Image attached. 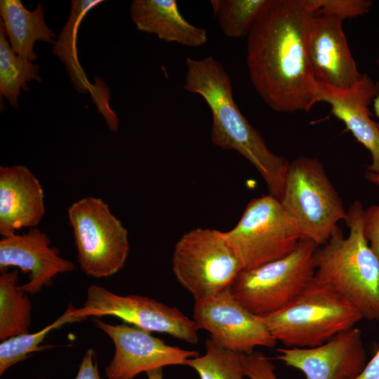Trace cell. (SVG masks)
Segmentation results:
<instances>
[{"label":"cell","instance_id":"6da1fadb","mask_svg":"<svg viewBox=\"0 0 379 379\" xmlns=\"http://www.w3.org/2000/svg\"><path fill=\"white\" fill-rule=\"evenodd\" d=\"M315 14L307 0H274L247 36L251 82L275 112H308L318 102L306 43Z\"/></svg>","mask_w":379,"mask_h":379},{"label":"cell","instance_id":"7a4b0ae2","mask_svg":"<svg viewBox=\"0 0 379 379\" xmlns=\"http://www.w3.org/2000/svg\"><path fill=\"white\" fill-rule=\"evenodd\" d=\"M183 88L201 95L210 108L212 143L237 152L260 173L269 194L281 201L289 161L270 150L260 132L242 114L233 98L231 79L213 56L187 57Z\"/></svg>","mask_w":379,"mask_h":379},{"label":"cell","instance_id":"3957f363","mask_svg":"<svg viewBox=\"0 0 379 379\" xmlns=\"http://www.w3.org/2000/svg\"><path fill=\"white\" fill-rule=\"evenodd\" d=\"M364 209L355 201L347 211L350 230L345 237L338 227L314 254V279L354 305L369 321H379V260L363 230Z\"/></svg>","mask_w":379,"mask_h":379},{"label":"cell","instance_id":"277c9868","mask_svg":"<svg viewBox=\"0 0 379 379\" xmlns=\"http://www.w3.org/2000/svg\"><path fill=\"white\" fill-rule=\"evenodd\" d=\"M261 317L277 341L298 348L319 346L364 319L354 305L314 278L286 306Z\"/></svg>","mask_w":379,"mask_h":379},{"label":"cell","instance_id":"5b68a950","mask_svg":"<svg viewBox=\"0 0 379 379\" xmlns=\"http://www.w3.org/2000/svg\"><path fill=\"white\" fill-rule=\"evenodd\" d=\"M280 201L302 239L318 246L328 241L347 217L341 198L316 158L301 156L289 164Z\"/></svg>","mask_w":379,"mask_h":379},{"label":"cell","instance_id":"8992f818","mask_svg":"<svg viewBox=\"0 0 379 379\" xmlns=\"http://www.w3.org/2000/svg\"><path fill=\"white\" fill-rule=\"evenodd\" d=\"M319 246L302 239L287 255L251 269L243 270L230 290L253 314L274 312L293 300L314 278V254Z\"/></svg>","mask_w":379,"mask_h":379},{"label":"cell","instance_id":"52a82bcc","mask_svg":"<svg viewBox=\"0 0 379 379\" xmlns=\"http://www.w3.org/2000/svg\"><path fill=\"white\" fill-rule=\"evenodd\" d=\"M243 265L225 232L196 228L182 235L172 255V270L178 283L194 300L230 288Z\"/></svg>","mask_w":379,"mask_h":379},{"label":"cell","instance_id":"ba28073f","mask_svg":"<svg viewBox=\"0 0 379 379\" xmlns=\"http://www.w3.org/2000/svg\"><path fill=\"white\" fill-rule=\"evenodd\" d=\"M81 270L106 278L119 272L129 252L128 230L100 198L88 197L67 210Z\"/></svg>","mask_w":379,"mask_h":379},{"label":"cell","instance_id":"9c48e42d","mask_svg":"<svg viewBox=\"0 0 379 379\" xmlns=\"http://www.w3.org/2000/svg\"><path fill=\"white\" fill-rule=\"evenodd\" d=\"M225 234L244 270L287 255L302 239L296 222L270 194L252 199L237 224Z\"/></svg>","mask_w":379,"mask_h":379},{"label":"cell","instance_id":"30bf717a","mask_svg":"<svg viewBox=\"0 0 379 379\" xmlns=\"http://www.w3.org/2000/svg\"><path fill=\"white\" fill-rule=\"evenodd\" d=\"M76 315L79 321L88 317L114 316L149 332L167 333L190 344L199 341L197 324L177 307L147 297L119 295L100 285L88 288L84 306L77 309Z\"/></svg>","mask_w":379,"mask_h":379},{"label":"cell","instance_id":"8fae6325","mask_svg":"<svg viewBox=\"0 0 379 379\" xmlns=\"http://www.w3.org/2000/svg\"><path fill=\"white\" fill-rule=\"evenodd\" d=\"M193 319L215 343L229 350L249 354L258 346L272 348L277 340L262 317L245 308L230 288L194 300Z\"/></svg>","mask_w":379,"mask_h":379},{"label":"cell","instance_id":"7c38bea8","mask_svg":"<svg viewBox=\"0 0 379 379\" xmlns=\"http://www.w3.org/2000/svg\"><path fill=\"white\" fill-rule=\"evenodd\" d=\"M93 321L114 345V355L105 369L109 379H133L142 372L165 366L186 365L190 359L199 356L197 351L168 345L133 325H113L98 319Z\"/></svg>","mask_w":379,"mask_h":379},{"label":"cell","instance_id":"4fadbf2b","mask_svg":"<svg viewBox=\"0 0 379 379\" xmlns=\"http://www.w3.org/2000/svg\"><path fill=\"white\" fill-rule=\"evenodd\" d=\"M276 352L277 359L302 372L305 379H356L367 363L361 332L354 326L319 346Z\"/></svg>","mask_w":379,"mask_h":379},{"label":"cell","instance_id":"5bb4252c","mask_svg":"<svg viewBox=\"0 0 379 379\" xmlns=\"http://www.w3.org/2000/svg\"><path fill=\"white\" fill-rule=\"evenodd\" d=\"M343 21L315 14L307 34V51L317 84L340 90L352 88L361 77L350 50Z\"/></svg>","mask_w":379,"mask_h":379},{"label":"cell","instance_id":"9a60e30c","mask_svg":"<svg viewBox=\"0 0 379 379\" xmlns=\"http://www.w3.org/2000/svg\"><path fill=\"white\" fill-rule=\"evenodd\" d=\"M46 233L32 227L22 234L3 237L0 241V271L14 266L29 272V281L20 286L26 293L35 295L52 283L57 274L74 270L72 262L59 255V250L51 246Z\"/></svg>","mask_w":379,"mask_h":379},{"label":"cell","instance_id":"2e32d148","mask_svg":"<svg viewBox=\"0 0 379 379\" xmlns=\"http://www.w3.org/2000/svg\"><path fill=\"white\" fill-rule=\"evenodd\" d=\"M318 102L329 104L332 114L341 120L356 140L370 153L366 171L379 175V126L371 119L368 105L378 86L366 74L350 88L340 90L318 84Z\"/></svg>","mask_w":379,"mask_h":379},{"label":"cell","instance_id":"e0dca14e","mask_svg":"<svg viewBox=\"0 0 379 379\" xmlns=\"http://www.w3.org/2000/svg\"><path fill=\"white\" fill-rule=\"evenodd\" d=\"M41 184L26 166L0 167V234L35 227L45 214Z\"/></svg>","mask_w":379,"mask_h":379},{"label":"cell","instance_id":"ac0fdd59","mask_svg":"<svg viewBox=\"0 0 379 379\" xmlns=\"http://www.w3.org/2000/svg\"><path fill=\"white\" fill-rule=\"evenodd\" d=\"M130 12L139 31L154 34L159 39L194 48L208 41L206 30L190 23L175 0H133Z\"/></svg>","mask_w":379,"mask_h":379},{"label":"cell","instance_id":"d6986e66","mask_svg":"<svg viewBox=\"0 0 379 379\" xmlns=\"http://www.w3.org/2000/svg\"><path fill=\"white\" fill-rule=\"evenodd\" d=\"M0 13L11 48L22 59L32 62L36 60L33 50L36 41L55 43V33L44 21L42 2L29 11L19 0H1Z\"/></svg>","mask_w":379,"mask_h":379},{"label":"cell","instance_id":"ffe728a7","mask_svg":"<svg viewBox=\"0 0 379 379\" xmlns=\"http://www.w3.org/2000/svg\"><path fill=\"white\" fill-rule=\"evenodd\" d=\"M18 271L0 275V339L29 333L32 304L26 293L18 286Z\"/></svg>","mask_w":379,"mask_h":379},{"label":"cell","instance_id":"44dd1931","mask_svg":"<svg viewBox=\"0 0 379 379\" xmlns=\"http://www.w3.org/2000/svg\"><path fill=\"white\" fill-rule=\"evenodd\" d=\"M4 25L0 22V95L4 96L11 106L18 107L20 89H29L27 83L34 79L41 81L36 65L25 60L12 50L6 39Z\"/></svg>","mask_w":379,"mask_h":379},{"label":"cell","instance_id":"7402d4cb","mask_svg":"<svg viewBox=\"0 0 379 379\" xmlns=\"http://www.w3.org/2000/svg\"><path fill=\"white\" fill-rule=\"evenodd\" d=\"M101 2L100 0L72 1L69 20L53 47V53L63 62L75 88L81 93L86 92L90 84L78 62L77 30L84 15Z\"/></svg>","mask_w":379,"mask_h":379},{"label":"cell","instance_id":"603a6c76","mask_svg":"<svg viewBox=\"0 0 379 379\" xmlns=\"http://www.w3.org/2000/svg\"><path fill=\"white\" fill-rule=\"evenodd\" d=\"M274 0H212L213 14L222 32L230 38L248 36Z\"/></svg>","mask_w":379,"mask_h":379},{"label":"cell","instance_id":"cb8c5ba5","mask_svg":"<svg viewBox=\"0 0 379 379\" xmlns=\"http://www.w3.org/2000/svg\"><path fill=\"white\" fill-rule=\"evenodd\" d=\"M244 356L221 347L209 338L205 342V354L190 359L186 365L194 369L200 379H244Z\"/></svg>","mask_w":379,"mask_h":379},{"label":"cell","instance_id":"d4e9b609","mask_svg":"<svg viewBox=\"0 0 379 379\" xmlns=\"http://www.w3.org/2000/svg\"><path fill=\"white\" fill-rule=\"evenodd\" d=\"M77 309L71 306L53 323L34 333H25L9 338L0 344V375L8 368L27 358L30 353L43 350L39 345L48 333L67 323L78 321Z\"/></svg>","mask_w":379,"mask_h":379},{"label":"cell","instance_id":"484cf974","mask_svg":"<svg viewBox=\"0 0 379 379\" xmlns=\"http://www.w3.org/2000/svg\"><path fill=\"white\" fill-rule=\"evenodd\" d=\"M318 15L333 17L340 20L368 13L373 4L369 0H307Z\"/></svg>","mask_w":379,"mask_h":379},{"label":"cell","instance_id":"4316f807","mask_svg":"<svg viewBox=\"0 0 379 379\" xmlns=\"http://www.w3.org/2000/svg\"><path fill=\"white\" fill-rule=\"evenodd\" d=\"M244 366L246 376L249 379H279L274 364L260 351L245 354Z\"/></svg>","mask_w":379,"mask_h":379},{"label":"cell","instance_id":"83f0119b","mask_svg":"<svg viewBox=\"0 0 379 379\" xmlns=\"http://www.w3.org/2000/svg\"><path fill=\"white\" fill-rule=\"evenodd\" d=\"M363 230L370 248L379 260V203L364 210Z\"/></svg>","mask_w":379,"mask_h":379},{"label":"cell","instance_id":"f1b7e54d","mask_svg":"<svg viewBox=\"0 0 379 379\" xmlns=\"http://www.w3.org/2000/svg\"><path fill=\"white\" fill-rule=\"evenodd\" d=\"M75 379H101L93 349H88L85 353Z\"/></svg>","mask_w":379,"mask_h":379},{"label":"cell","instance_id":"f546056e","mask_svg":"<svg viewBox=\"0 0 379 379\" xmlns=\"http://www.w3.org/2000/svg\"><path fill=\"white\" fill-rule=\"evenodd\" d=\"M356 379H379V349Z\"/></svg>","mask_w":379,"mask_h":379},{"label":"cell","instance_id":"4dcf8cb0","mask_svg":"<svg viewBox=\"0 0 379 379\" xmlns=\"http://www.w3.org/2000/svg\"><path fill=\"white\" fill-rule=\"evenodd\" d=\"M148 379H163L162 368L146 372Z\"/></svg>","mask_w":379,"mask_h":379},{"label":"cell","instance_id":"1f68e13d","mask_svg":"<svg viewBox=\"0 0 379 379\" xmlns=\"http://www.w3.org/2000/svg\"><path fill=\"white\" fill-rule=\"evenodd\" d=\"M377 65L379 67V59L377 60ZM373 109H374L375 115L379 119V86H378V93L376 96L375 97V98L373 99Z\"/></svg>","mask_w":379,"mask_h":379},{"label":"cell","instance_id":"d6a6232c","mask_svg":"<svg viewBox=\"0 0 379 379\" xmlns=\"http://www.w3.org/2000/svg\"><path fill=\"white\" fill-rule=\"evenodd\" d=\"M365 176L369 182L379 186V175L366 171Z\"/></svg>","mask_w":379,"mask_h":379}]
</instances>
